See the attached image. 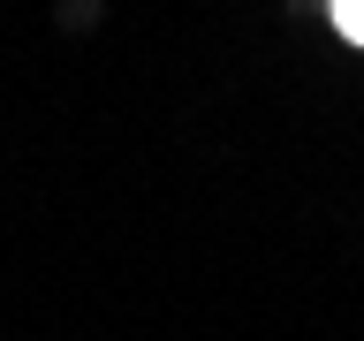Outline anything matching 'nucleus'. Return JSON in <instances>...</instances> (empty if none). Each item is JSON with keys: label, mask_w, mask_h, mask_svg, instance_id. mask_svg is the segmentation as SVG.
Masks as SVG:
<instances>
[{"label": "nucleus", "mask_w": 364, "mask_h": 341, "mask_svg": "<svg viewBox=\"0 0 364 341\" xmlns=\"http://www.w3.org/2000/svg\"><path fill=\"white\" fill-rule=\"evenodd\" d=\"M334 23H341L349 45H364V0H334Z\"/></svg>", "instance_id": "nucleus-1"}]
</instances>
